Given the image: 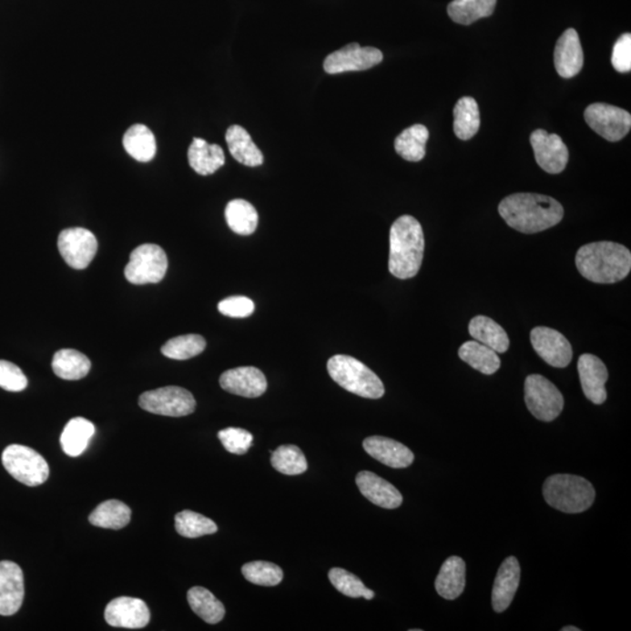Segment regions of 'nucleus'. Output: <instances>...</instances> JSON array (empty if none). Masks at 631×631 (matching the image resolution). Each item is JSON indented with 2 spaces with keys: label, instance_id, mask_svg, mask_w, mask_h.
I'll use <instances>...</instances> for the list:
<instances>
[{
  "label": "nucleus",
  "instance_id": "obj_26",
  "mask_svg": "<svg viewBox=\"0 0 631 631\" xmlns=\"http://www.w3.org/2000/svg\"><path fill=\"white\" fill-rule=\"evenodd\" d=\"M470 336L497 353H505L510 348L509 336L496 321L486 316H476L470 321Z\"/></svg>",
  "mask_w": 631,
  "mask_h": 631
},
{
  "label": "nucleus",
  "instance_id": "obj_41",
  "mask_svg": "<svg viewBox=\"0 0 631 631\" xmlns=\"http://www.w3.org/2000/svg\"><path fill=\"white\" fill-rule=\"evenodd\" d=\"M329 579L333 587L338 592L344 594L345 596L352 597V599L364 597L366 600H372L374 597L373 591L365 587V585L362 584V581L358 576L345 571L343 568L330 569Z\"/></svg>",
  "mask_w": 631,
  "mask_h": 631
},
{
  "label": "nucleus",
  "instance_id": "obj_34",
  "mask_svg": "<svg viewBox=\"0 0 631 631\" xmlns=\"http://www.w3.org/2000/svg\"><path fill=\"white\" fill-rule=\"evenodd\" d=\"M189 607L203 618L206 624L217 625L225 617L226 610L222 602L204 587H193L188 592Z\"/></svg>",
  "mask_w": 631,
  "mask_h": 631
},
{
  "label": "nucleus",
  "instance_id": "obj_7",
  "mask_svg": "<svg viewBox=\"0 0 631 631\" xmlns=\"http://www.w3.org/2000/svg\"><path fill=\"white\" fill-rule=\"evenodd\" d=\"M525 402L535 419L550 422L564 410V397L555 383L540 374H531L525 381Z\"/></svg>",
  "mask_w": 631,
  "mask_h": 631
},
{
  "label": "nucleus",
  "instance_id": "obj_44",
  "mask_svg": "<svg viewBox=\"0 0 631 631\" xmlns=\"http://www.w3.org/2000/svg\"><path fill=\"white\" fill-rule=\"evenodd\" d=\"M219 311L233 319H246L255 310L253 300L245 296H232L221 300L218 305Z\"/></svg>",
  "mask_w": 631,
  "mask_h": 631
},
{
  "label": "nucleus",
  "instance_id": "obj_20",
  "mask_svg": "<svg viewBox=\"0 0 631 631\" xmlns=\"http://www.w3.org/2000/svg\"><path fill=\"white\" fill-rule=\"evenodd\" d=\"M556 72L564 78L577 76L584 67V52L579 35L575 28H568L560 36L555 49Z\"/></svg>",
  "mask_w": 631,
  "mask_h": 631
},
{
  "label": "nucleus",
  "instance_id": "obj_22",
  "mask_svg": "<svg viewBox=\"0 0 631 631\" xmlns=\"http://www.w3.org/2000/svg\"><path fill=\"white\" fill-rule=\"evenodd\" d=\"M521 583V566L517 558L509 556L499 567L493 589V607L494 612H505Z\"/></svg>",
  "mask_w": 631,
  "mask_h": 631
},
{
  "label": "nucleus",
  "instance_id": "obj_9",
  "mask_svg": "<svg viewBox=\"0 0 631 631\" xmlns=\"http://www.w3.org/2000/svg\"><path fill=\"white\" fill-rule=\"evenodd\" d=\"M196 400L191 392L178 386L148 391L139 397V406L148 413L180 418L192 414Z\"/></svg>",
  "mask_w": 631,
  "mask_h": 631
},
{
  "label": "nucleus",
  "instance_id": "obj_15",
  "mask_svg": "<svg viewBox=\"0 0 631 631\" xmlns=\"http://www.w3.org/2000/svg\"><path fill=\"white\" fill-rule=\"evenodd\" d=\"M150 617L146 602L129 596L110 601L105 612L107 624L117 628L142 629L148 625Z\"/></svg>",
  "mask_w": 631,
  "mask_h": 631
},
{
  "label": "nucleus",
  "instance_id": "obj_18",
  "mask_svg": "<svg viewBox=\"0 0 631 631\" xmlns=\"http://www.w3.org/2000/svg\"><path fill=\"white\" fill-rule=\"evenodd\" d=\"M220 386L229 393L253 399L265 394L267 379L257 367L243 366L222 373Z\"/></svg>",
  "mask_w": 631,
  "mask_h": 631
},
{
  "label": "nucleus",
  "instance_id": "obj_5",
  "mask_svg": "<svg viewBox=\"0 0 631 631\" xmlns=\"http://www.w3.org/2000/svg\"><path fill=\"white\" fill-rule=\"evenodd\" d=\"M543 494L548 505L565 514L584 513L595 499V490L587 480L566 473L548 477Z\"/></svg>",
  "mask_w": 631,
  "mask_h": 631
},
{
  "label": "nucleus",
  "instance_id": "obj_13",
  "mask_svg": "<svg viewBox=\"0 0 631 631\" xmlns=\"http://www.w3.org/2000/svg\"><path fill=\"white\" fill-rule=\"evenodd\" d=\"M531 344L548 365L564 369L572 361L573 350L566 337L555 329L537 327L531 331Z\"/></svg>",
  "mask_w": 631,
  "mask_h": 631
},
{
  "label": "nucleus",
  "instance_id": "obj_2",
  "mask_svg": "<svg viewBox=\"0 0 631 631\" xmlns=\"http://www.w3.org/2000/svg\"><path fill=\"white\" fill-rule=\"evenodd\" d=\"M575 265L579 273L591 282L616 283L630 273L631 253L616 242L588 243L577 250Z\"/></svg>",
  "mask_w": 631,
  "mask_h": 631
},
{
  "label": "nucleus",
  "instance_id": "obj_36",
  "mask_svg": "<svg viewBox=\"0 0 631 631\" xmlns=\"http://www.w3.org/2000/svg\"><path fill=\"white\" fill-rule=\"evenodd\" d=\"M225 218L229 229L240 235L253 234L259 224L257 209L242 199L229 201L226 206Z\"/></svg>",
  "mask_w": 631,
  "mask_h": 631
},
{
  "label": "nucleus",
  "instance_id": "obj_12",
  "mask_svg": "<svg viewBox=\"0 0 631 631\" xmlns=\"http://www.w3.org/2000/svg\"><path fill=\"white\" fill-rule=\"evenodd\" d=\"M382 52L374 47H361L358 43L332 52L324 60V70L328 74L361 72L382 64Z\"/></svg>",
  "mask_w": 631,
  "mask_h": 631
},
{
  "label": "nucleus",
  "instance_id": "obj_8",
  "mask_svg": "<svg viewBox=\"0 0 631 631\" xmlns=\"http://www.w3.org/2000/svg\"><path fill=\"white\" fill-rule=\"evenodd\" d=\"M168 257L162 247L154 243H146L137 247L130 254L125 275L130 283H158L168 271Z\"/></svg>",
  "mask_w": 631,
  "mask_h": 631
},
{
  "label": "nucleus",
  "instance_id": "obj_31",
  "mask_svg": "<svg viewBox=\"0 0 631 631\" xmlns=\"http://www.w3.org/2000/svg\"><path fill=\"white\" fill-rule=\"evenodd\" d=\"M130 507L117 499H110L97 505L89 514V522L103 529L121 530L130 523Z\"/></svg>",
  "mask_w": 631,
  "mask_h": 631
},
{
  "label": "nucleus",
  "instance_id": "obj_4",
  "mask_svg": "<svg viewBox=\"0 0 631 631\" xmlns=\"http://www.w3.org/2000/svg\"><path fill=\"white\" fill-rule=\"evenodd\" d=\"M330 377L344 390L366 399H381L385 387L381 378L358 359L337 354L329 359Z\"/></svg>",
  "mask_w": 631,
  "mask_h": 631
},
{
  "label": "nucleus",
  "instance_id": "obj_29",
  "mask_svg": "<svg viewBox=\"0 0 631 631\" xmlns=\"http://www.w3.org/2000/svg\"><path fill=\"white\" fill-rule=\"evenodd\" d=\"M123 147H125L127 154L140 163L150 162L156 156L155 135L144 125L130 127L123 137Z\"/></svg>",
  "mask_w": 631,
  "mask_h": 631
},
{
  "label": "nucleus",
  "instance_id": "obj_10",
  "mask_svg": "<svg viewBox=\"0 0 631 631\" xmlns=\"http://www.w3.org/2000/svg\"><path fill=\"white\" fill-rule=\"evenodd\" d=\"M585 119L591 129L609 142H618L629 134L631 115L625 109L606 103H594L585 110Z\"/></svg>",
  "mask_w": 631,
  "mask_h": 631
},
{
  "label": "nucleus",
  "instance_id": "obj_3",
  "mask_svg": "<svg viewBox=\"0 0 631 631\" xmlns=\"http://www.w3.org/2000/svg\"><path fill=\"white\" fill-rule=\"evenodd\" d=\"M424 237L414 217L402 216L395 220L390 232V273L400 280L414 278L422 265Z\"/></svg>",
  "mask_w": 631,
  "mask_h": 631
},
{
  "label": "nucleus",
  "instance_id": "obj_37",
  "mask_svg": "<svg viewBox=\"0 0 631 631\" xmlns=\"http://www.w3.org/2000/svg\"><path fill=\"white\" fill-rule=\"evenodd\" d=\"M270 462L273 468L283 475H302L308 470V462L303 452L292 444L280 445L271 453Z\"/></svg>",
  "mask_w": 631,
  "mask_h": 631
},
{
  "label": "nucleus",
  "instance_id": "obj_30",
  "mask_svg": "<svg viewBox=\"0 0 631 631\" xmlns=\"http://www.w3.org/2000/svg\"><path fill=\"white\" fill-rule=\"evenodd\" d=\"M429 131L422 125L407 127L395 138V151L408 162H420L426 156Z\"/></svg>",
  "mask_w": 631,
  "mask_h": 631
},
{
  "label": "nucleus",
  "instance_id": "obj_27",
  "mask_svg": "<svg viewBox=\"0 0 631 631\" xmlns=\"http://www.w3.org/2000/svg\"><path fill=\"white\" fill-rule=\"evenodd\" d=\"M95 434V426L85 418H74L66 424L63 434L60 437L61 447L66 455L70 457L80 456Z\"/></svg>",
  "mask_w": 631,
  "mask_h": 631
},
{
  "label": "nucleus",
  "instance_id": "obj_42",
  "mask_svg": "<svg viewBox=\"0 0 631 631\" xmlns=\"http://www.w3.org/2000/svg\"><path fill=\"white\" fill-rule=\"evenodd\" d=\"M219 440L227 452L234 455H245L253 445V435L242 428L229 427L218 433Z\"/></svg>",
  "mask_w": 631,
  "mask_h": 631
},
{
  "label": "nucleus",
  "instance_id": "obj_17",
  "mask_svg": "<svg viewBox=\"0 0 631 631\" xmlns=\"http://www.w3.org/2000/svg\"><path fill=\"white\" fill-rule=\"evenodd\" d=\"M577 371L585 398L595 405H602L607 399L606 382L609 377L604 361L593 354L585 353L577 361Z\"/></svg>",
  "mask_w": 631,
  "mask_h": 631
},
{
  "label": "nucleus",
  "instance_id": "obj_46",
  "mask_svg": "<svg viewBox=\"0 0 631 631\" xmlns=\"http://www.w3.org/2000/svg\"><path fill=\"white\" fill-rule=\"evenodd\" d=\"M563 631H580V629L576 628V626H565V628H563Z\"/></svg>",
  "mask_w": 631,
  "mask_h": 631
},
{
  "label": "nucleus",
  "instance_id": "obj_21",
  "mask_svg": "<svg viewBox=\"0 0 631 631\" xmlns=\"http://www.w3.org/2000/svg\"><path fill=\"white\" fill-rule=\"evenodd\" d=\"M356 483L362 496L374 505L383 509H397L402 504V494L390 482L371 472H361L356 477Z\"/></svg>",
  "mask_w": 631,
  "mask_h": 631
},
{
  "label": "nucleus",
  "instance_id": "obj_40",
  "mask_svg": "<svg viewBox=\"0 0 631 631\" xmlns=\"http://www.w3.org/2000/svg\"><path fill=\"white\" fill-rule=\"evenodd\" d=\"M241 571L247 581L263 587H274L283 580L282 568L268 561H251L243 565Z\"/></svg>",
  "mask_w": 631,
  "mask_h": 631
},
{
  "label": "nucleus",
  "instance_id": "obj_38",
  "mask_svg": "<svg viewBox=\"0 0 631 631\" xmlns=\"http://www.w3.org/2000/svg\"><path fill=\"white\" fill-rule=\"evenodd\" d=\"M175 523L176 531L185 538H199L218 531L217 524L212 519L189 510L177 514Z\"/></svg>",
  "mask_w": 631,
  "mask_h": 631
},
{
  "label": "nucleus",
  "instance_id": "obj_6",
  "mask_svg": "<svg viewBox=\"0 0 631 631\" xmlns=\"http://www.w3.org/2000/svg\"><path fill=\"white\" fill-rule=\"evenodd\" d=\"M2 462L6 472L25 485L39 486L48 480V463L35 449L8 445L3 452Z\"/></svg>",
  "mask_w": 631,
  "mask_h": 631
},
{
  "label": "nucleus",
  "instance_id": "obj_19",
  "mask_svg": "<svg viewBox=\"0 0 631 631\" xmlns=\"http://www.w3.org/2000/svg\"><path fill=\"white\" fill-rule=\"evenodd\" d=\"M365 452L372 459L393 469L410 467L414 462V453L405 444L383 436H370L362 443Z\"/></svg>",
  "mask_w": 631,
  "mask_h": 631
},
{
  "label": "nucleus",
  "instance_id": "obj_23",
  "mask_svg": "<svg viewBox=\"0 0 631 631\" xmlns=\"http://www.w3.org/2000/svg\"><path fill=\"white\" fill-rule=\"evenodd\" d=\"M189 167L198 175L209 176L224 167V150L218 144H209L203 138H195L188 152Z\"/></svg>",
  "mask_w": 631,
  "mask_h": 631
},
{
  "label": "nucleus",
  "instance_id": "obj_28",
  "mask_svg": "<svg viewBox=\"0 0 631 631\" xmlns=\"http://www.w3.org/2000/svg\"><path fill=\"white\" fill-rule=\"evenodd\" d=\"M90 367L92 362L88 357L72 349L57 351L52 361L53 371L64 381H80L89 373Z\"/></svg>",
  "mask_w": 631,
  "mask_h": 631
},
{
  "label": "nucleus",
  "instance_id": "obj_45",
  "mask_svg": "<svg viewBox=\"0 0 631 631\" xmlns=\"http://www.w3.org/2000/svg\"><path fill=\"white\" fill-rule=\"evenodd\" d=\"M613 67L620 73H629L631 69V35L625 33L614 45L612 56Z\"/></svg>",
  "mask_w": 631,
  "mask_h": 631
},
{
  "label": "nucleus",
  "instance_id": "obj_24",
  "mask_svg": "<svg viewBox=\"0 0 631 631\" xmlns=\"http://www.w3.org/2000/svg\"><path fill=\"white\" fill-rule=\"evenodd\" d=\"M437 594L445 600H455L465 588V563L460 556L444 561L435 580Z\"/></svg>",
  "mask_w": 631,
  "mask_h": 631
},
{
  "label": "nucleus",
  "instance_id": "obj_33",
  "mask_svg": "<svg viewBox=\"0 0 631 631\" xmlns=\"http://www.w3.org/2000/svg\"><path fill=\"white\" fill-rule=\"evenodd\" d=\"M459 356L473 369L486 375L494 374L501 369L498 353L477 341H465L459 350Z\"/></svg>",
  "mask_w": 631,
  "mask_h": 631
},
{
  "label": "nucleus",
  "instance_id": "obj_43",
  "mask_svg": "<svg viewBox=\"0 0 631 631\" xmlns=\"http://www.w3.org/2000/svg\"><path fill=\"white\" fill-rule=\"evenodd\" d=\"M27 378L14 362L0 361V387L7 392H22L27 387Z\"/></svg>",
  "mask_w": 631,
  "mask_h": 631
},
{
  "label": "nucleus",
  "instance_id": "obj_39",
  "mask_svg": "<svg viewBox=\"0 0 631 631\" xmlns=\"http://www.w3.org/2000/svg\"><path fill=\"white\" fill-rule=\"evenodd\" d=\"M206 349V341L199 335H185L172 338L163 345L162 353L165 357L175 361H188L199 356Z\"/></svg>",
  "mask_w": 631,
  "mask_h": 631
},
{
  "label": "nucleus",
  "instance_id": "obj_11",
  "mask_svg": "<svg viewBox=\"0 0 631 631\" xmlns=\"http://www.w3.org/2000/svg\"><path fill=\"white\" fill-rule=\"evenodd\" d=\"M57 247L66 263L74 270H86L97 253V239L90 230L74 227L60 233Z\"/></svg>",
  "mask_w": 631,
  "mask_h": 631
},
{
  "label": "nucleus",
  "instance_id": "obj_1",
  "mask_svg": "<svg viewBox=\"0 0 631 631\" xmlns=\"http://www.w3.org/2000/svg\"><path fill=\"white\" fill-rule=\"evenodd\" d=\"M498 212L507 225L524 234L552 229L564 218V208L559 201L537 193H514L506 197L499 204Z\"/></svg>",
  "mask_w": 631,
  "mask_h": 631
},
{
  "label": "nucleus",
  "instance_id": "obj_25",
  "mask_svg": "<svg viewBox=\"0 0 631 631\" xmlns=\"http://www.w3.org/2000/svg\"><path fill=\"white\" fill-rule=\"evenodd\" d=\"M226 142L230 155L239 163L246 167H260L263 163V155L254 140L251 139L249 131L240 126L229 127L226 133Z\"/></svg>",
  "mask_w": 631,
  "mask_h": 631
},
{
  "label": "nucleus",
  "instance_id": "obj_16",
  "mask_svg": "<svg viewBox=\"0 0 631 631\" xmlns=\"http://www.w3.org/2000/svg\"><path fill=\"white\" fill-rule=\"evenodd\" d=\"M24 573L14 561H0V616H15L24 602Z\"/></svg>",
  "mask_w": 631,
  "mask_h": 631
},
{
  "label": "nucleus",
  "instance_id": "obj_32",
  "mask_svg": "<svg viewBox=\"0 0 631 631\" xmlns=\"http://www.w3.org/2000/svg\"><path fill=\"white\" fill-rule=\"evenodd\" d=\"M481 126L480 108L475 98L465 97L453 108V131L462 140L472 139Z\"/></svg>",
  "mask_w": 631,
  "mask_h": 631
},
{
  "label": "nucleus",
  "instance_id": "obj_14",
  "mask_svg": "<svg viewBox=\"0 0 631 631\" xmlns=\"http://www.w3.org/2000/svg\"><path fill=\"white\" fill-rule=\"evenodd\" d=\"M531 146L534 148L535 160L544 171L551 175H558L566 168L568 148L560 136L548 134L543 129L535 130L531 134Z\"/></svg>",
  "mask_w": 631,
  "mask_h": 631
},
{
  "label": "nucleus",
  "instance_id": "obj_35",
  "mask_svg": "<svg viewBox=\"0 0 631 631\" xmlns=\"http://www.w3.org/2000/svg\"><path fill=\"white\" fill-rule=\"evenodd\" d=\"M496 4L497 0H453L448 5V15L453 22L472 25L493 15Z\"/></svg>",
  "mask_w": 631,
  "mask_h": 631
}]
</instances>
